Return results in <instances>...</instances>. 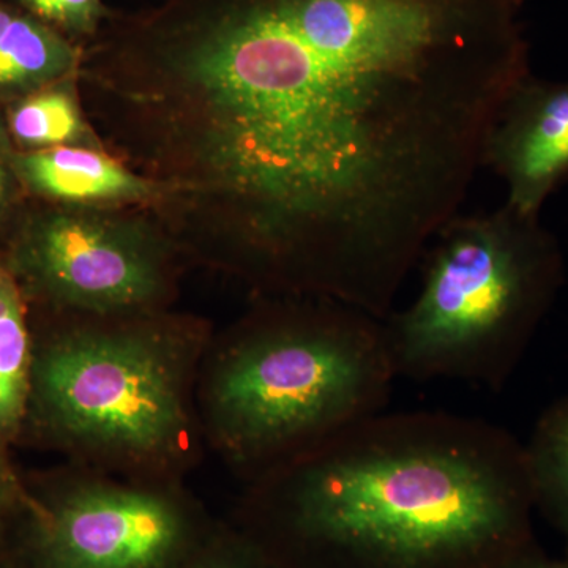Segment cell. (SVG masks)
<instances>
[{
    "label": "cell",
    "mask_w": 568,
    "mask_h": 568,
    "mask_svg": "<svg viewBox=\"0 0 568 568\" xmlns=\"http://www.w3.org/2000/svg\"><path fill=\"white\" fill-rule=\"evenodd\" d=\"M14 170L26 192L43 203L82 207H155L159 183L138 174L103 149L55 148L14 152Z\"/></svg>",
    "instance_id": "9c48e42d"
},
{
    "label": "cell",
    "mask_w": 568,
    "mask_h": 568,
    "mask_svg": "<svg viewBox=\"0 0 568 568\" xmlns=\"http://www.w3.org/2000/svg\"><path fill=\"white\" fill-rule=\"evenodd\" d=\"M63 316L36 345L29 418L88 469L175 481L203 437L196 388L209 328L170 310Z\"/></svg>",
    "instance_id": "277c9868"
},
{
    "label": "cell",
    "mask_w": 568,
    "mask_h": 568,
    "mask_svg": "<svg viewBox=\"0 0 568 568\" xmlns=\"http://www.w3.org/2000/svg\"><path fill=\"white\" fill-rule=\"evenodd\" d=\"M31 17L44 22L78 44L92 40L111 11L103 0H20Z\"/></svg>",
    "instance_id": "9a60e30c"
},
{
    "label": "cell",
    "mask_w": 568,
    "mask_h": 568,
    "mask_svg": "<svg viewBox=\"0 0 568 568\" xmlns=\"http://www.w3.org/2000/svg\"><path fill=\"white\" fill-rule=\"evenodd\" d=\"M14 152L17 149L7 130L6 118L0 112V227L9 223L21 194L26 193L14 170Z\"/></svg>",
    "instance_id": "2e32d148"
},
{
    "label": "cell",
    "mask_w": 568,
    "mask_h": 568,
    "mask_svg": "<svg viewBox=\"0 0 568 568\" xmlns=\"http://www.w3.org/2000/svg\"><path fill=\"white\" fill-rule=\"evenodd\" d=\"M422 257L417 297L383 320L396 377L500 390L562 287L558 239L504 204L452 216Z\"/></svg>",
    "instance_id": "5b68a950"
},
{
    "label": "cell",
    "mask_w": 568,
    "mask_h": 568,
    "mask_svg": "<svg viewBox=\"0 0 568 568\" xmlns=\"http://www.w3.org/2000/svg\"><path fill=\"white\" fill-rule=\"evenodd\" d=\"M3 118L18 152L55 148L106 151L82 104L78 74L7 104Z\"/></svg>",
    "instance_id": "8fae6325"
},
{
    "label": "cell",
    "mask_w": 568,
    "mask_h": 568,
    "mask_svg": "<svg viewBox=\"0 0 568 568\" xmlns=\"http://www.w3.org/2000/svg\"><path fill=\"white\" fill-rule=\"evenodd\" d=\"M174 568H276L235 525H220Z\"/></svg>",
    "instance_id": "5bb4252c"
},
{
    "label": "cell",
    "mask_w": 568,
    "mask_h": 568,
    "mask_svg": "<svg viewBox=\"0 0 568 568\" xmlns=\"http://www.w3.org/2000/svg\"><path fill=\"white\" fill-rule=\"evenodd\" d=\"M33 343L28 306L6 257L0 260V458L31 413Z\"/></svg>",
    "instance_id": "30bf717a"
},
{
    "label": "cell",
    "mask_w": 568,
    "mask_h": 568,
    "mask_svg": "<svg viewBox=\"0 0 568 568\" xmlns=\"http://www.w3.org/2000/svg\"><path fill=\"white\" fill-rule=\"evenodd\" d=\"M481 166L506 183V204L540 216L548 197L568 181V81L526 74L489 126Z\"/></svg>",
    "instance_id": "ba28073f"
},
{
    "label": "cell",
    "mask_w": 568,
    "mask_h": 568,
    "mask_svg": "<svg viewBox=\"0 0 568 568\" xmlns=\"http://www.w3.org/2000/svg\"><path fill=\"white\" fill-rule=\"evenodd\" d=\"M18 521L28 568H174L216 526L175 481L97 470L26 497Z\"/></svg>",
    "instance_id": "52a82bcc"
},
{
    "label": "cell",
    "mask_w": 568,
    "mask_h": 568,
    "mask_svg": "<svg viewBox=\"0 0 568 568\" xmlns=\"http://www.w3.org/2000/svg\"><path fill=\"white\" fill-rule=\"evenodd\" d=\"M81 59V44L31 14H18L0 39V102L77 77Z\"/></svg>",
    "instance_id": "7c38bea8"
},
{
    "label": "cell",
    "mask_w": 568,
    "mask_h": 568,
    "mask_svg": "<svg viewBox=\"0 0 568 568\" xmlns=\"http://www.w3.org/2000/svg\"><path fill=\"white\" fill-rule=\"evenodd\" d=\"M523 446L534 508L562 538L568 558V395L541 414Z\"/></svg>",
    "instance_id": "4fadbf2b"
},
{
    "label": "cell",
    "mask_w": 568,
    "mask_h": 568,
    "mask_svg": "<svg viewBox=\"0 0 568 568\" xmlns=\"http://www.w3.org/2000/svg\"><path fill=\"white\" fill-rule=\"evenodd\" d=\"M0 568H28L17 559L13 552H7L6 547H0Z\"/></svg>",
    "instance_id": "ffe728a7"
},
{
    "label": "cell",
    "mask_w": 568,
    "mask_h": 568,
    "mask_svg": "<svg viewBox=\"0 0 568 568\" xmlns=\"http://www.w3.org/2000/svg\"><path fill=\"white\" fill-rule=\"evenodd\" d=\"M26 495L11 476L6 459L0 458V547L6 545L11 526L20 518Z\"/></svg>",
    "instance_id": "e0dca14e"
},
{
    "label": "cell",
    "mask_w": 568,
    "mask_h": 568,
    "mask_svg": "<svg viewBox=\"0 0 568 568\" xmlns=\"http://www.w3.org/2000/svg\"><path fill=\"white\" fill-rule=\"evenodd\" d=\"M523 3L164 0L112 14L82 100L185 256L386 320L530 73Z\"/></svg>",
    "instance_id": "6da1fadb"
},
{
    "label": "cell",
    "mask_w": 568,
    "mask_h": 568,
    "mask_svg": "<svg viewBox=\"0 0 568 568\" xmlns=\"http://www.w3.org/2000/svg\"><path fill=\"white\" fill-rule=\"evenodd\" d=\"M18 14L13 13V11L7 9L6 6L0 3V39L6 36V32L9 31L11 22L14 21Z\"/></svg>",
    "instance_id": "d6986e66"
},
{
    "label": "cell",
    "mask_w": 568,
    "mask_h": 568,
    "mask_svg": "<svg viewBox=\"0 0 568 568\" xmlns=\"http://www.w3.org/2000/svg\"><path fill=\"white\" fill-rule=\"evenodd\" d=\"M534 510L507 429L381 410L254 478L235 526L276 568H499Z\"/></svg>",
    "instance_id": "7a4b0ae2"
},
{
    "label": "cell",
    "mask_w": 568,
    "mask_h": 568,
    "mask_svg": "<svg viewBox=\"0 0 568 568\" xmlns=\"http://www.w3.org/2000/svg\"><path fill=\"white\" fill-rule=\"evenodd\" d=\"M181 246L151 207L50 204L22 216L7 264L26 297L61 315L170 310Z\"/></svg>",
    "instance_id": "8992f818"
},
{
    "label": "cell",
    "mask_w": 568,
    "mask_h": 568,
    "mask_svg": "<svg viewBox=\"0 0 568 568\" xmlns=\"http://www.w3.org/2000/svg\"><path fill=\"white\" fill-rule=\"evenodd\" d=\"M499 568H568L567 559H556L548 556L536 541L511 556Z\"/></svg>",
    "instance_id": "ac0fdd59"
},
{
    "label": "cell",
    "mask_w": 568,
    "mask_h": 568,
    "mask_svg": "<svg viewBox=\"0 0 568 568\" xmlns=\"http://www.w3.org/2000/svg\"><path fill=\"white\" fill-rule=\"evenodd\" d=\"M395 379L383 320L327 298L267 295L205 351L201 429L254 480L384 410Z\"/></svg>",
    "instance_id": "3957f363"
}]
</instances>
